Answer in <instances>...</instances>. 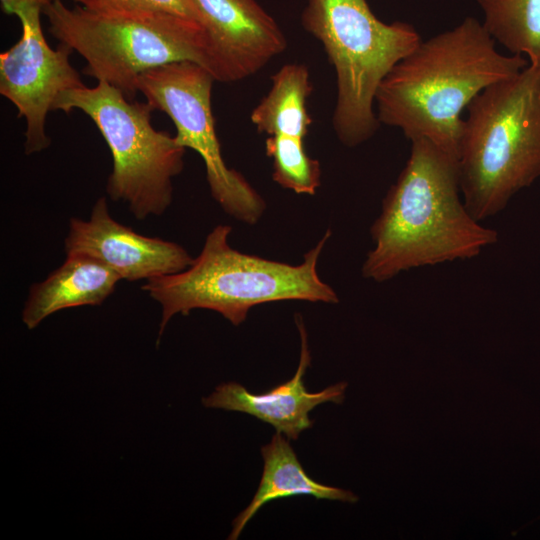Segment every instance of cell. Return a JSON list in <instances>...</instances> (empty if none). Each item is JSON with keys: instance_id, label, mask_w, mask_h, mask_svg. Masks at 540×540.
Returning <instances> with one entry per match:
<instances>
[{"instance_id": "obj_1", "label": "cell", "mask_w": 540, "mask_h": 540, "mask_svg": "<svg viewBox=\"0 0 540 540\" xmlns=\"http://www.w3.org/2000/svg\"><path fill=\"white\" fill-rule=\"evenodd\" d=\"M529 64L504 55L474 17L421 41L383 78L375 95L380 124L424 138L458 159L462 111L483 89Z\"/></svg>"}, {"instance_id": "obj_2", "label": "cell", "mask_w": 540, "mask_h": 540, "mask_svg": "<svg viewBox=\"0 0 540 540\" xmlns=\"http://www.w3.org/2000/svg\"><path fill=\"white\" fill-rule=\"evenodd\" d=\"M366 279L390 280L403 271L468 260L498 241L466 208L458 161L431 141H411L410 156L382 201L371 229Z\"/></svg>"}, {"instance_id": "obj_3", "label": "cell", "mask_w": 540, "mask_h": 540, "mask_svg": "<svg viewBox=\"0 0 540 540\" xmlns=\"http://www.w3.org/2000/svg\"><path fill=\"white\" fill-rule=\"evenodd\" d=\"M463 118L458 169L463 202L478 221L502 211L540 177V65L483 89Z\"/></svg>"}, {"instance_id": "obj_4", "label": "cell", "mask_w": 540, "mask_h": 540, "mask_svg": "<svg viewBox=\"0 0 540 540\" xmlns=\"http://www.w3.org/2000/svg\"><path fill=\"white\" fill-rule=\"evenodd\" d=\"M231 231L228 225H217L189 267L143 284L141 289L161 306L159 338L174 315H188L194 309L218 312L238 326L252 307L264 303L283 300L338 303L337 293L317 272L318 259L330 231L298 265L233 249L228 241Z\"/></svg>"}, {"instance_id": "obj_5", "label": "cell", "mask_w": 540, "mask_h": 540, "mask_svg": "<svg viewBox=\"0 0 540 540\" xmlns=\"http://www.w3.org/2000/svg\"><path fill=\"white\" fill-rule=\"evenodd\" d=\"M50 34L86 61L83 73L135 100L138 77L153 68L191 61L212 74L202 25L163 11L98 13L53 0L43 9Z\"/></svg>"}, {"instance_id": "obj_6", "label": "cell", "mask_w": 540, "mask_h": 540, "mask_svg": "<svg viewBox=\"0 0 540 540\" xmlns=\"http://www.w3.org/2000/svg\"><path fill=\"white\" fill-rule=\"evenodd\" d=\"M301 23L335 69V134L347 147L361 145L381 125L374 109L379 84L422 41L420 34L409 23L382 22L366 0H307Z\"/></svg>"}, {"instance_id": "obj_7", "label": "cell", "mask_w": 540, "mask_h": 540, "mask_svg": "<svg viewBox=\"0 0 540 540\" xmlns=\"http://www.w3.org/2000/svg\"><path fill=\"white\" fill-rule=\"evenodd\" d=\"M76 109L94 122L112 154L109 198L125 202L138 220L162 215L172 203L173 179L183 170L186 148L153 127L147 102L130 100L105 82L64 91L53 105L66 114Z\"/></svg>"}, {"instance_id": "obj_8", "label": "cell", "mask_w": 540, "mask_h": 540, "mask_svg": "<svg viewBox=\"0 0 540 540\" xmlns=\"http://www.w3.org/2000/svg\"><path fill=\"white\" fill-rule=\"evenodd\" d=\"M215 78L203 66L180 61L142 73L137 90L153 110L166 113L176 127L175 139L204 161L212 197L230 216L247 224L259 221L266 203L249 182L229 168L221 153L211 106Z\"/></svg>"}, {"instance_id": "obj_9", "label": "cell", "mask_w": 540, "mask_h": 540, "mask_svg": "<svg viewBox=\"0 0 540 540\" xmlns=\"http://www.w3.org/2000/svg\"><path fill=\"white\" fill-rule=\"evenodd\" d=\"M53 0H0L3 12L15 15L21 37L0 54V94L17 109L26 122L24 149L27 155L51 144L46 117L64 91L83 86L70 63L73 50L64 43L52 49L42 31L41 15Z\"/></svg>"}, {"instance_id": "obj_10", "label": "cell", "mask_w": 540, "mask_h": 540, "mask_svg": "<svg viewBox=\"0 0 540 540\" xmlns=\"http://www.w3.org/2000/svg\"><path fill=\"white\" fill-rule=\"evenodd\" d=\"M191 2L207 35L216 81L248 78L287 48L284 33L256 0Z\"/></svg>"}, {"instance_id": "obj_11", "label": "cell", "mask_w": 540, "mask_h": 540, "mask_svg": "<svg viewBox=\"0 0 540 540\" xmlns=\"http://www.w3.org/2000/svg\"><path fill=\"white\" fill-rule=\"evenodd\" d=\"M64 246L66 255L92 256L127 281L175 274L193 261L181 245L141 235L114 220L105 197L95 202L88 220L70 219Z\"/></svg>"}, {"instance_id": "obj_12", "label": "cell", "mask_w": 540, "mask_h": 540, "mask_svg": "<svg viewBox=\"0 0 540 540\" xmlns=\"http://www.w3.org/2000/svg\"><path fill=\"white\" fill-rule=\"evenodd\" d=\"M295 322L301 339L299 364L294 376L274 388L260 394L248 391L236 382L222 383L202 403L207 408L243 412L272 425L276 432L289 440H297L313 420L309 413L318 405L332 402L341 404L345 398L347 382L330 385L319 392L307 391L304 376L311 363L307 332L300 314Z\"/></svg>"}, {"instance_id": "obj_13", "label": "cell", "mask_w": 540, "mask_h": 540, "mask_svg": "<svg viewBox=\"0 0 540 540\" xmlns=\"http://www.w3.org/2000/svg\"><path fill=\"white\" fill-rule=\"evenodd\" d=\"M63 264L42 282L33 284L22 311V321L34 329L49 315L71 307L101 305L121 277L100 260L80 253L67 254Z\"/></svg>"}, {"instance_id": "obj_14", "label": "cell", "mask_w": 540, "mask_h": 540, "mask_svg": "<svg viewBox=\"0 0 540 540\" xmlns=\"http://www.w3.org/2000/svg\"><path fill=\"white\" fill-rule=\"evenodd\" d=\"M261 454L264 467L258 489L249 505L234 519L230 540L238 539L255 514L274 500L301 495L347 503L359 500L350 490L324 485L309 477L289 439L279 432L261 448Z\"/></svg>"}, {"instance_id": "obj_15", "label": "cell", "mask_w": 540, "mask_h": 540, "mask_svg": "<svg viewBox=\"0 0 540 540\" xmlns=\"http://www.w3.org/2000/svg\"><path fill=\"white\" fill-rule=\"evenodd\" d=\"M271 80L269 92L250 115L251 122L259 133L304 139L312 124L306 105L313 89L308 68L289 63Z\"/></svg>"}, {"instance_id": "obj_16", "label": "cell", "mask_w": 540, "mask_h": 540, "mask_svg": "<svg viewBox=\"0 0 540 540\" xmlns=\"http://www.w3.org/2000/svg\"><path fill=\"white\" fill-rule=\"evenodd\" d=\"M485 30L513 55L540 65V0H477Z\"/></svg>"}, {"instance_id": "obj_17", "label": "cell", "mask_w": 540, "mask_h": 540, "mask_svg": "<svg viewBox=\"0 0 540 540\" xmlns=\"http://www.w3.org/2000/svg\"><path fill=\"white\" fill-rule=\"evenodd\" d=\"M304 139L285 135L268 136L265 150L273 161V180L297 194L314 195L321 183L318 160L305 150Z\"/></svg>"}, {"instance_id": "obj_18", "label": "cell", "mask_w": 540, "mask_h": 540, "mask_svg": "<svg viewBox=\"0 0 540 540\" xmlns=\"http://www.w3.org/2000/svg\"><path fill=\"white\" fill-rule=\"evenodd\" d=\"M87 10L98 13L128 11H163L199 22L191 0H72Z\"/></svg>"}]
</instances>
